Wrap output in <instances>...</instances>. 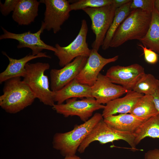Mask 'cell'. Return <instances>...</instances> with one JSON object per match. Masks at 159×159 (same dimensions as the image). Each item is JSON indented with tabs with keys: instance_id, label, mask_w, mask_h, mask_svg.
<instances>
[{
	"instance_id": "obj_1",
	"label": "cell",
	"mask_w": 159,
	"mask_h": 159,
	"mask_svg": "<svg viewBox=\"0 0 159 159\" xmlns=\"http://www.w3.org/2000/svg\"><path fill=\"white\" fill-rule=\"evenodd\" d=\"M151 13L139 9L131 10L115 32L110 47H117L129 40L143 38L149 28Z\"/></svg>"
},
{
	"instance_id": "obj_2",
	"label": "cell",
	"mask_w": 159,
	"mask_h": 159,
	"mask_svg": "<svg viewBox=\"0 0 159 159\" xmlns=\"http://www.w3.org/2000/svg\"><path fill=\"white\" fill-rule=\"evenodd\" d=\"M36 98L21 77H14L5 82L3 94L0 96V106L7 112L16 113L31 105Z\"/></svg>"
},
{
	"instance_id": "obj_3",
	"label": "cell",
	"mask_w": 159,
	"mask_h": 159,
	"mask_svg": "<svg viewBox=\"0 0 159 159\" xmlns=\"http://www.w3.org/2000/svg\"><path fill=\"white\" fill-rule=\"evenodd\" d=\"M103 119L102 114L96 113L87 121L76 125L71 131L56 133L53 138V147L64 157L75 155L84 139L96 124Z\"/></svg>"
},
{
	"instance_id": "obj_4",
	"label": "cell",
	"mask_w": 159,
	"mask_h": 159,
	"mask_svg": "<svg viewBox=\"0 0 159 159\" xmlns=\"http://www.w3.org/2000/svg\"><path fill=\"white\" fill-rule=\"evenodd\" d=\"M48 63H27L25 65L26 73L23 81L30 88L36 98L47 105L53 106L54 104V92L50 90L48 77L45 72L49 69Z\"/></svg>"
},
{
	"instance_id": "obj_5",
	"label": "cell",
	"mask_w": 159,
	"mask_h": 159,
	"mask_svg": "<svg viewBox=\"0 0 159 159\" xmlns=\"http://www.w3.org/2000/svg\"><path fill=\"white\" fill-rule=\"evenodd\" d=\"M135 139L133 133L116 130L106 124L103 119L95 126L81 144L77 151L80 153H83L90 144L95 141H98L101 144H105L122 140L127 143L132 150L135 151L137 150Z\"/></svg>"
},
{
	"instance_id": "obj_6",
	"label": "cell",
	"mask_w": 159,
	"mask_h": 159,
	"mask_svg": "<svg viewBox=\"0 0 159 159\" xmlns=\"http://www.w3.org/2000/svg\"><path fill=\"white\" fill-rule=\"evenodd\" d=\"M117 8L114 4L99 8H88L82 10L90 17L91 29L95 35L92 49L98 51L102 45L106 34L114 19Z\"/></svg>"
},
{
	"instance_id": "obj_7",
	"label": "cell",
	"mask_w": 159,
	"mask_h": 159,
	"mask_svg": "<svg viewBox=\"0 0 159 159\" xmlns=\"http://www.w3.org/2000/svg\"><path fill=\"white\" fill-rule=\"evenodd\" d=\"M87 32V23L86 20L83 19L82 21L78 35L69 44L62 47L58 44H55L57 51L54 54L59 59V64L60 67H64L78 56L89 57L91 49L89 48L86 41Z\"/></svg>"
},
{
	"instance_id": "obj_8",
	"label": "cell",
	"mask_w": 159,
	"mask_h": 159,
	"mask_svg": "<svg viewBox=\"0 0 159 159\" xmlns=\"http://www.w3.org/2000/svg\"><path fill=\"white\" fill-rule=\"evenodd\" d=\"M65 104H54L52 107L54 110L65 117L77 116L84 122L91 117L93 112L103 109L105 105L99 104L93 97L77 100V98L69 99Z\"/></svg>"
},
{
	"instance_id": "obj_9",
	"label": "cell",
	"mask_w": 159,
	"mask_h": 159,
	"mask_svg": "<svg viewBox=\"0 0 159 159\" xmlns=\"http://www.w3.org/2000/svg\"><path fill=\"white\" fill-rule=\"evenodd\" d=\"M46 10L41 25L48 31L52 30L56 34L61 30V26L68 19L72 11L69 1L66 0H42Z\"/></svg>"
},
{
	"instance_id": "obj_10",
	"label": "cell",
	"mask_w": 159,
	"mask_h": 159,
	"mask_svg": "<svg viewBox=\"0 0 159 159\" xmlns=\"http://www.w3.org/2000/svg\"><path fill=\"white\" fill-rule=\"evenodd\" d=\"M145 73L144 67L135 63L126 66L111 67L107 70L105 75L112 83L121 85L129 91L132 90Z\"/></svg>"
},
{
	"instance_id": "obj_11",
	"label": "cell",
	"mask_w": 159,
	"mask_h": 159,
	"mask_svg": "<svg viewBox=\"0 0 159 159\" xmlns=\"http://www.w3.org/2000/svg\"><path fill=\"white\" fill-rule=\"evenodd\" d=\"M88 58L78 56L61 69H51L50 72L51 90H59L75 78L85 65Z\"/></svg>"
},
{
	"instance_id": "obj_12",
	"label": "cell",
	"mask_w": 159,
	"mask_h": 159,
	"mask_svg": "<svg viewBox=\"0 0 159 159\" xmlns=\"http://www.w3.org/2000/svg\"><path fill=\"white\" fill-rule=\"evenodd\" d=\"M4 33L0 36V39H11L19 42L17 47L18 49L28 48L32 50V54L36 55L41 52L43 50L47 49L54 52L56 51L55 47L45 43L41 39V34L44 30L41 26L39 30L34 33L29 31L21 34L10 32L1 27Z\"/></svg>"
},
{
	"instance_id": "obj_13",
	"label": "cell",
	"mask_w": 159,
	"mask_h": 159,
	"mask_svg": "<svg viewBox=\"0 0 159 159\" xmlns=\"http://www.w3.org/2000/svg\"><path fill=\"white\" fill-rule=\"evenodd\" d=\"M119 56L110 58L103 57L97 50L92 49L85 65L75 78L80 83L92 87L104 67L107 64L116 61Z\"/></svg>"
},
{
	"instance_id": "obj_14",
	"label": "cell",
	"mask_w": 159,
	"mask_h": 159,
	"mask_svg": "<svg viewBox=\"0 0 159 159\" xmlns=\"http://www.w3.org/2000/svg\"><path fill=\"white\" fill-rule=\"evenodd\" d=\"M128 91L122 86L112 83L105 75L101 73L91 87V96L99 104H106L119 98Z\"/></svg>"
},
{
	"instance_id": "obj_15",
	"label": "cell",
	"mask_w": 159,
	"mask_h": 159,
	"mask_svg": "<svg viewBox=\"0 0 159 159\" xmlns=\"http://www.w3.org/2000/svg\"><path fill=\"white\" fill-rule=\"evenodd\" d=\"M3 54L8 59L9 63L5 70L0 74L1 84L12 78L24 77L26 73L25 65L29 61L38 58H51V57L47 55L46 52H41L35 56L29 54L19 59L11 58L4 52Z\"/></svg>"
},
{
	"instance_id": "obj_16",
	"label": "cell",
	"mask_w": 159,
	"mask_h": 159,
	"mask_svg": "<svg viewBox=\"0 0 159 159\" xmlns=\"http://www.w3.org/2000/svg\"><path fill=\"white\" fill-rule=\"evenodd\" d=\"M143 95L133 90H130L123 97L110 101L103 109L102 114L103 118L117 113H130L138 100Z\"/></svg>"
},
{
	"instance_id": "obj_17",
	"label": "cell",
	"mask_w": 159,
	"mask_h": 159,
	"mask_svg": "<svg viewBox=\"0 0 159 159\" xmlns=\"http://www.w3.org/2000/svg\"><path fill=\"white\" fill-rule=\"evenodd\" d=\"M40 3L36 0H19L12 13L13 19L20 25L30 24L38 15Z\"/></svg>"
},
{
	"instance_id": "obj_18",
	"label": "cell",
	"mask_w": 159,
	"mask_h": 159,
	"mask_svg": "<svg viewBox=\"0 0 159 159\" xmlns=\"http://www.w3.org/2000/svg\"><path fill=\"white\" fill-rule=\"evenodd\" d=\"M92 97L91 87L82 84L75 78L60 90L54 92V100L60 104L67 100L72 98Z\"/></svg>"
},
{
	"instance_id": "obj_19",
	"label": "cell",
	"mask_w": 159,
	"mask_h": 159,
	"mask_svg": "<svg viewBox=\"0 0 159 159\" xmlns=\"http://www.w3.org/2000/svg\"><path fill=\"white\" fill-rule=\"evenodd\" d=\"M103 120L116 130L132 133L145 121L130 113L110 115L103 118Z\"/></svg>"
},
{
	"instance_id": "obj_20",
	"label": "cell",
	"mask_w": 159,
	"mask_h": 159,
	"mask_svg": "<svg viewBox=\"0 0 159 159\" xmlns=\"http://www.w3.org/2000/svg\"><path fill=\"white\" fill-rule=\"evenodd\" d=\"M139 41L144 46L159 54V13L155 7L152 12L151 20L147 33Z\"/></svg>"
},
{
	"instance_id": "obj_21",
	"label": "cell",
	"mask_w": 159,
	"mask_h": 159,
	"mask_svg": "<svg viewBox=\"0 0 159 159\" xmlns=\"http://www.w3.org/2000/svg\"><path fill=\"white\" fill-rule=\"evenodd\" d=\"M133 133L136 145L146 137L159 139V113L143 122Z\"/></svg>"
},
{
	"instance_id": "obj_22",
	"label": "cell",
	"mask_w": 159,
	"mask_h": 159,
	"mask_svg": "<svg viewBox=\"0 0 159 159\" xmlns=\"http://www.w3.org/2000/svg\"><path fill=\"white\" fill-rule=\"evenodd\" d=\"M159 113L152 96L144 95L138 100L130 113L146 120Z\"/></svg>"
},
{
	"instance_id": "obj_23",
	"label": "cell",
	"mask_w": 159,
	"mask_h": 159,
	"mask_svg": "<svg viewBox=\"0 0 159 159\" xmlns=\"http://www.w3.org/2000/svg\"><path fill=\"white\" fill-rule=\"evenodd\" d=\"M132 1L131 0L123 6L117 8L113 21L102 46L103 49L106 50L110 47V43L115 32L131 10L130 6Z\"/></svg>"
},
{
	"instance_id": "obj_24",
	"label": "cell",
	"mask_w": 159,
	"mask_h": 159,
	"mask_svg": "<svg viewBox=\"0 0 159 159\" xmlns=\"http://www.w3.org/2000/svg\"><path fill=\"white\" fill-rule=\"evenodd\" d=\"M159 87V80L152 74H145L134 86L132 90L144 95H152Z\"/></svg>"
},
{
	"instance_id": "obj_25",
	"label": "cell",
	"mask_w": 159,
	"mask_h": 159,
	"mask_svg": "<svg viewBox=\"0 0 159 159\" xmlns=\"http://www.w3.org/2000/svg\"><path fill=\"white\" fill-rule=\"evenodd\" d=\"M112 4V0H80L70 6L72 11H76L88 8L101 7Z\"/></svg>"
},
{
	"instance_id": "obj_26",
	"label": "cell",
	"mask_w": 159,
	"mask_h": 159,
	"mask_svg": "<svg viewBox=\"0 0 159 159\" xmlns=\"http://www.w3.org/2000/svg\"><path fill=\"white\" fill-rule=\"evenodd\" d=\"M154 0H133L131 4V10L139 9L152 12L154 6Z\"/></svg>"
},
{
	"instance_id": "obj_27",
	"label": "cell",
	"mask_w": 159,
	"mask_h": 159,
	"mask_svg": "<svg viewBox=\"0 0 159 159\" xmlns=\"http://www.w3.org/2000/svg\"><path fill=\"white\" fill-rule=\"evenodd\" d=\"M19 0H6L4 3L0 1V10L2 14L6 16L13 11Z\"/></svg>"
},
{
	"instance_id": "obj_28",
	"label": "cell",
	"mask_w": 159,
	"mask_h": 159,
	"mask_svg": "<svg viewBox=\"0 0 159 159\" xmlns=\"http://www.w3.org/2000/svg\"><path fill=\"white\" fill-rule=\"evenodd\" d=\"M138 46L143 50L145 60L147 63L153 64L156 63L158 61V55L154 51L141 44Z\"/></svg>"
},
{
	"instance_id": "obj_29",
	"label": "cell",
	"mask_w": 159,
	"mask_h": 159,
	"mask_svg": "<svg viewBox=\"0 0 159 159\" xmlns=\"http://www.w3.org/2000/svg\"><path fill=\"white\" fill-rule=\"evenodd\" d=\"M145 159H159V149L155 148L146 152L144 154Z\"/></svg>"
},
{
	"instance_id": "obj_30",
	"label": "cell",
	"mask_w": 159,
	"mask_h": 159,
	"mask_svg": "<svg viewBox=\"0 0 159 159\" xmlns=\"http://www.w3.org/2000/svg\"><path fill=\"white\" fill-rule=\"evenodd\" d=\"M152 96L155 107L159 112V87Z\"/></svg>"
},
{
	"instance_id": "obj_31",
	"label": "cell",
	"mask_w": 159,
	"mask_h": 159,
	"mask_svg": "<svg viewBox=\"0 0 159 159\" xmlns=\"http://www.w3.org/2000/svg\"><path fill=\"white\" fill-rule=\"evenodd\" d=\"M131 0H112L113 4L117 8L120 7L128 3Z\"/></svg>"
},
{
	"instance_id": "obj_32",
	"label": "cell",
	"mask_w": 159,
	"mask_h": 159,
	"mask_svg": "<svg viewBox=\"0 0 159 159\" xmlns=\"http://www.w3.org/2000/svg\"><path fill=\"white\" fill-rule=\"evenodd\" d=\"M63 159H81L79 157L76 155L67 156Z\"/></svg>"
},
{
	"instance_id": "obj_33",
	"label": "cell",
	"mask_w": 159,
	"mask_h": 159,
	"mask_svg": "<svg viewBox=\"0 0 159 159\" xmlns=\"http://www.w3.org/2000/svg\"><path fill=\"white\" fill-rule=\"evenodd\" d=\"M154 6L155 8L159 13V0H154Z\"/></svg>"
}]
</instances>
